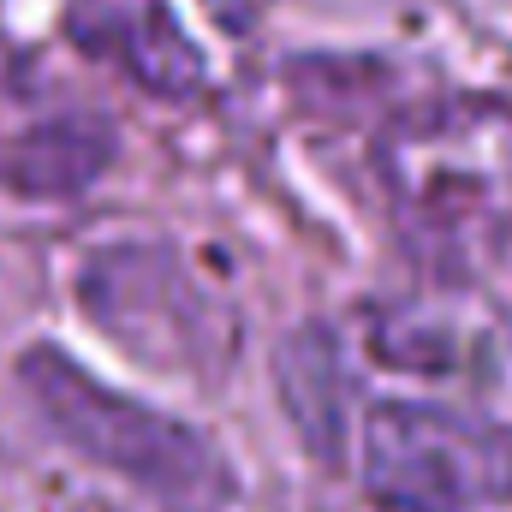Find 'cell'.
<instances>
[{"label": "cell", "instance_id": "obj_1", "mask_svg": "<svg viewBox=\"0 0 512 512\" xmlns=\"http://www.w3.org/2000/svg\"><path fill=\"white\" fill-rule=\"evenodd\" d=\"M376 179L417 251L489 262L512 245V102L447 96L376 137Z\"/></svg>", "mask_w": 512, "mask_h": 512}, {"label": "cell", "instance_id": "obj_2", "mask_svg": "<svg viewBox=\"0 0 512 512\" xmlns=\"http://www.w3.org/2000/svg\"><path fill=\"white\" fill-rule=\"evenodd\" d=\"M18 387L78 459L126 477L149 501L173 512H221L233 501V465L203 429L131 399L120 387H102L66 352L30 346L18 358Z\"/></svg>", "mask_w": 512, "mask_h": 512}, {"label": "cell", "instance_id": "obj_3", "mask_svg": "<svg viewBox=\"0 0 512 512\" xmlns=\"http://www.w3.org/2000/svg\"><path fill=\"white\" fill-rule=\"evenodd\" d=\"M364 489L387 512H489L512 501V441L465 411L382 399L364 429Z\"/></svg>", "mask_w": 512, "mask_h": 512}, {"label": "cell", "instance_id": "obj_4", "mask_svg": "<svg viewBox=\"0 0 512 512\" xmlns=\"http://www.w3.org/2000/svg\"><path fill=\"white\" fill-rule=\"evenodd\" d=\"M78 304L131 358L167 370H215L239 346V316H227L191 268L161 245H108L84 262Z\"/></svg>", "mask_w": 512, "mask_h": 512}, {"label": "cell", "instance_id": "obj_5", "mask_svg": "<svg viewBox=\"0 0 512 512\" xmlns=\"http://www.w3.org/2000/svg\"><path fill=\"white\" fill-rule=\"evenodd\" d=\"M114 161V126L48 84L30 60H0V191L78 197Z\"/></svg>", "mask_w": 512, "mask_h": 512}, {"label": "cell", "instance_id": "obj_6", "mask_svg": "<svg viewBox=\"0 0 512 512\" xmlns=\"http://www.w3.org/2000/svg\"><path fill=\"white\" fill-rule=\"evenodd\" d=\"M501 334H507L501 310L465 280H441L370 310V358L429 382H465L489 370Z\"/></svg>", "mask_w": 512, "mask_h": 512}, {"label": "cell", "instance_id": "obj_7", "mask_svg": "<svg viewBox=\"0 0 512 512\" xmlns=\"http://www.w3.org/2000/svg\"><path fill=\"white\" fill-rule=\"evenodd\" d=\"M66 36L161 102H191L209 90V60L185 36L173 0H72Z\"/></svg>", "mask_w": 512, "mask_h": 512}]
</instances>
